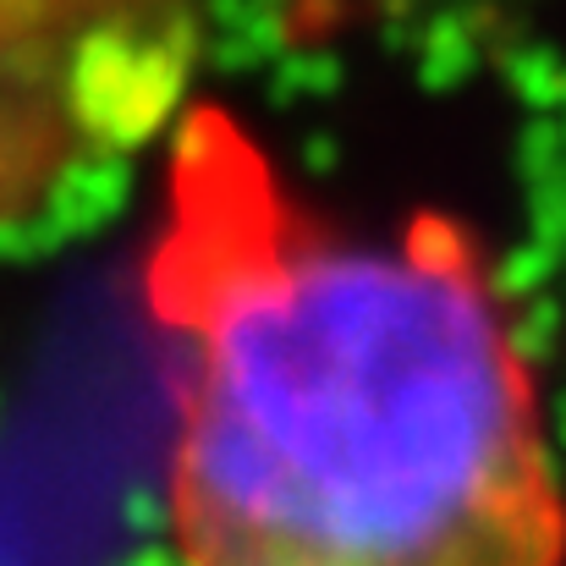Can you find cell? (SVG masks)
I'll return each mask as SVG.
<instances>
[{"label":"cell","instance_id":"1","mask_svg":"<svg viewBox=\"0 0 566 566\" xmlns=\"http://www.w3.org/2000/svg\"><path fill=\"white\" fill-rule=\"evenodd\" d=\"M144 308L188 566H566L539 369L457 214L369 231L226 105H188Z\"/></svg>","mask_w":566,"mask_h":566},{"label":"cell","instance_id":"2","mask_svg":"<svg viewBox=\"0 0 566 566\" xmlns=\"http://www.w3.org/2000/svg\"><path fill=\"white\" fill-rule=\"evenodd\" d=\"M192 0H0V237L182 122Z\"/></svg>","mask_w":566,"mask_h":566}]
</instances>
